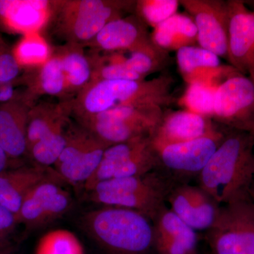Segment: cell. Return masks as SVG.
<instances>
[{
  "label": "cell",
  "mask_w": 254,
  "mask_h": 254,
  "mask_svg": "<svg viewBox=\"0 0 254 254\" xmlns=\"http://www.w3.org/2000/svg\"><path fill=\"white\" fill-rule=\"evenodd\" d=\"M254 135L228 128L223 141L198 175L199 187L219 205L252 197Z\"/></svg>",
  "instance_id": "cell-1"
},
{
  "label": "cell",
  "mask_w": 254,
  "mask_h": 254,
  "mask_svg": "<svg viewBox=\"0 0 254 254\" xmlns=\"http://www.w3.org/2000/svg\"><path fill=\"white\" fill-rule=\"evenodd\" d=\"M174 84L175 80L168 73L141 81H91L70 100L71 117L79 120L122 107L163 108L173 104L175 100Z\"/></svg>",
  "instance_id": "cell-2"
},
{
  "label": "cell",
  "mask_w": 254,
  "mask_h": 254,
  "mask_svg": "<svg viewBox=\"0 0 254 254\" xmlns=\"http://www.w3.org/2000/svg\"><path fill=\"white\" fill-rule=\"evenodd\" d=\"M134 0L50 1L47 27L64 44L86 47L114 20L134 14Z\"/></svg>",
  "instance_id": "cell-3"
},
{
  "label": "cell",
  "mask_w": 254,
  "mask_h": 254,
  "mask_svg": "<svg viewBox=\"0 0 254 254\" xmlns=\"http://www.w3.org/2000/svg\"><path fill=\"white\" fill-rule=\"evenodd\" d=\"M85 230L112 254H147L154 247L153 225L135 210L105 206L88 212Z\"/></svg>",
  "instance_id": "cell-4"
},
{
  "label": "cell",
  "mask_w": 254,
  "mask_h": 254,
  "mask_svg": "<svg viewBox=\"0 0 254 254\" xmlns=\"http://www.w3.org/2000/svg\"><path fill=\"white\" fill-rule=\"evenodd\" d=\"M170 179L151 172L142 176L99 182L88 190L90 200L104 206L135 210L154 221L173 190Z\"/></svg>",
  "instance_id": "cell-5"
},
{
  "label": "cell",
  "mask_w": 254,
  "mask_h": 254,
  "mask_svg": "<svg viewBox=\"0 0 254 254\" xmlns=\"http://www.w3.org/2000/svg\"><path fill=\"white\" fill-rule=\"evenodd\" d=\"M163 113V108L158 106L122 107L75 121L111 146L150 136Z\"/></svg>",
  "instance_id": "cell-6"
},
{
  "label": "cell",
  "mask_w": 254,
  "mask_h": 254,
  "mask_svg": "<svg viewBox=\"0 0 254 254\" xmlns=\"http://www.w3.org/2000/svg\"><path fill=\"white\" fill-rule=\"evenodd\" d=\"M207 238L214 254H254V201L249 198L220 207Z\"/></svg>",
  "instance_id": "cell-7"
},
{
  "label": "cell",
  "mask_w": 254,
  "mask_h": 254,
  "mask_svg": "<svg viewBox=\"0 0 254 254\" xmlns=\"http://www.w3.org/2000/svg\"><path fill=\"white\" fill-rule=\"evenodd\" d=\"M108 147L86 127L71 120L66 143L54 165L55 172L65 181L85 185L96 171Z\"/></svg>",
  "instance_id": "cell-8"
},
{
  "label": "cell",
  "mask_w": 254,
  "mask_h": 254,
  "mask_svg": "<svg viewBox=\"0 0 254 254\" xmlns=\"http://www.w3.org/2000/svg\"><path fill=\"white\" fill-rule=\"evenodd\" d=\"M158 168L156 152L150 136H142L108 147L96 171L84 185L88 191L99 182L138 177Z\"/></svg>",
  "instance_id": "cell-9"
},
{
  "label": "cell",
  "mask_w": 254,
  "mask_h": 254,
  "mask_svg": "<svg viewBox=\"0 0 254 254\" xmlns=\"http://www.w3.org/2000/svg\"><path fill=\"white\" fill-rule=\"evenodd\" d=\"M213 120L230 129L252 132L254 127V81L240 72L215 91Z\"/></svg>",
  "instance_id": "cell-10"
},
{
  "label": "cell",
  "mask_w": 254,
  "mask_h": 254,
  "mask_svg": "<svg viewBox=\"0 0 254 254\" xmlns=\"http://www.w3.org/2000/svg\"><path fill=\"white\" fill-rule=\"evenodd\" d=\"M194 21L198 45L227 60L229 11L223 0H180Z\"/></svg>",
  "instance_id": "cell-11"
},
{
  "label": "cell",
  "mask_w": 254,
  "mask_h": 254,
  "mask_svg": "<svg viewBox=\"0 0 254 254\" xmlns=\"http://www.w3.org/2000/svg\"><path fill=\"white\" fill-rule=\"evenodd\" d=\"M225 135L218 130L213 134L155 150L158 167H163L169 174L180 178L198 176Z\"/></svg>",
  "instance_id": "cell-12"
},
{
  "label": "cell",
  "mask_w": 254,
  "mask_h": 254,
  "mask_svg": "<svg viewBox=\"0 0 254 254\" xmlns=\"http://www.w3.org/2000/svg\"><path fill=\"white\" fill-rule=\"evenodd\" d=\"M227 61L254 81V11L245 1L228 0Z\"/></svg>",
  "instance_id": "cell-13"
},
{
  "label": "cell",
  "mask_w": 254,
  "mask_h": 254,
  "mask_svg": "<svg viewBox=\"0 0 254 254\" xmlns=\"http://www.w3.org/2000/svg\"><path fill=\"white\" fill-rule=\"evenodd\" d=\"M155 46L148 26L136 14H131L108 23L85 48L111 53H133Z\"/></svg>",
  "instance_id": "cell-14"
},
{
  "label": "cell",
  "mask_w": 254,
  "mask_h": 254,
  "mask_svg": "<svg viewBox=\"0 0 254 254\" xmlns=\"http://www.w3.org/2000/svg\"><path fill=\"white\" fill-rule=\"evenodd\" d=\"M58 182H43L28 192L16 215L18 224L29 228L41 227L67 211L71 195Z\"/></svg>",
  "instance_id": "cell-15"
},
{
  "label": "cell",
  "mask_w": 254,
  "mask_h": 254,
  "mask_svg": "<svg viewBox=\"0 0 254 254\" xmlns=\"http://www.w3.org/2000/svg\"><path fill=\"white\" fill-rule=\"evenodd\" d=\"M167 200L170 210L193 230H208L218 218L221 205L199 186L174 187Z\"/></svg>",
  "instance_id": "cell-16"
},
{
  "label": "cell",
  "mask_w": 254,
  "mask_h": 254,
  "mask_svg": "<svg viewBox=\"0 0 254 254\" xmlns=\"http://www.w3.org/2000/svg\"><path fill=\"white\" fill-rule=\"evenodd\" d=\"M218 130L211 119L187 110L164 113L163 118L150 134L154 150L166 145L183 143L213 134Z\"/></svg>",
  "instance_id": "cell-17"
},
{
  "label": "cell",
  "mask_w": 254,
  "mask_h": 254,
  "mask_svg": "<svg viewBox=\"0 0 254 254\" xmlns=\"http://www.w3.org/2000/svg\"><path fill=\"white\" fill-rule=\"evenodd\" d=\"M35 104L24 91L0 102V146L12 160L27 153L28 115Z\"/></svg>",
  "instance_id": "cell-18"
},
{
  "label": "cell",
  "mask_w": 254,
  "mask_h": 254,
  "mask_svg": "<svg viewBox=\"0 0 254 254\" xmlns=\"http://www.w3.org/2000/svg\"><path fill=\"white\" fill-rule=\"evenodd\" d=\"M177 63L187 84L198 83L217 88L239 72L231 65H222L220 57L198 46L185 47L177 51Z\"/></svg>",
  "instance_id": "cell-19"
},
{
  "label": "cell",
  "mask_w": 254,
  "mask_h": 254,
  "mask_svg": "<svg viewBox=\"0 0 254 254\" xmlns=\"http://www.w3.org/2000/svg\"><path fill=\"white\" fill-rule=\"evenodd\" d=\"M60 180H63L55 170L37 164L5 170L0 173V205L16 215L23 199L33 187L43 182Z\"/></svg>",
  "instance_id": "cell-20"
},
{
  "label": "cell",
  "mask_w": 254,
  "mask_h": 254,
  "mask_svg": "<svg viewBox=\"0 0 254 254\" xmlns=\"http://www.w3.org/2000/svg\"><path fill=\"white\" fill-rule=\"evenodd\" d=\"M154 248L159 254H196L195 230L163 207L153 221Z\"/></svg>",
  "instance_id": "cell-21"
},
{
  "label": "cell",
  "mask_w": 254,
  "mask_h": 254,
  "mask_svg": "<svg viewBox=\"0 0 254 254\" xmlns=\"http://www.w3.org/2000/svg\"><path fill=\"white\" fill-rule=\"evenodd\" d=\"M15 84L26 86L25 93L35 103L42 95L56 97L60 101L70 100L61 62L55 51L39 66L26 70L14 82Z\"/></svg>",
  "instance_id": "cell-22"
},
{
  "label": "cell",
  "mask_w": 254,
  "mask_h": 254,
  "mask_svg": "<svg viewBox=\"0 0 254 254\" xmlns=\"http://www.w3.org/2000/svg\"><path fill=\"white\" fill-rule=\"evenodd\" d=\"M150 34L155 46L168 53L198 44L196 26L188 14L177 13L153 28Z\"/></svg>",
  "instance_id": "cell-23"
},
{
  "label": "cell",
  "mask_w": 254,
  "mask_h": 254,
  "mask_svg": "<svg viewBox=\"0 0 254 254\" xmlns=\"http://www.w3.org/2000/svg\"><path fill=\"white\" fill-rule=\"evenodd\" d=\"M84 48L79 45L64 44L55 50L61 62L70 100L91 81V62Z\"/></svg>",
  "instance_id": "cell-24"
},
{
  "label": "cell",
  "mask_w": 254,
  "mask_h": 254,
  "mask_svg": "<svg viewBox=\"0 0 254 254\" xmlns=\"http://www.w3.org/2000/svg\"><path fill=\"white\" fill-rule=\"evenodd\" d=\"M71 117L70 100L58 103L40 102L33 105L28 115L27 153L36 142Z\"/></svg>",
  "instance_id": "cell-25"
},
{
  "label": "cell",
  "mask_w": 254,
  "mask_h": 254,
  "mask_svg": "<svg viewBox=\"0 0 254 254\" xmlns=\"http://www.w3.org/2000/svg\"><path fill=\"white\" fill-rule=\"evenodd\" d=\"M50 1H1L0 26L28 33L38 27L43 13H49Z\"/></svg>",
  "instance_id": "cell-26"
},
{
  "label": "cell",
  "mask_w": 254,
  "mask_h": 254,
  "mask_svg": "<svg viewBox=\"0 0 254 254\" xmlns=\"http://www.w3.org/2000/svg\"><path fill=\"white\" fill-rule=\"evenodd\" d=\"M71 118L60 123L28 150V154L37 165L50 167L56 163L66 143V132Z\"/></svg>",
  "instance_id": "cell-27"
},
{
  "label": "cell",
  "mask_w": 254,
  "mask_h": 254,
  "mask_svg": "<svg viewBox=\"0 0 254 254\" xmlns=\"http://www.w3.org/2000/svg\"><path fill=\"white\" fill-rule=\"evenodd\" d=\"M129 57H125L124 64L131 72L142 79L152 73L163 70L168 66L170 57L168 52L157 46L150 49L129 53Z\"/></svg>",
  "instance_id": "cell-28"
},
{
  "label": "cell",
  "mask_w": 254,
  "mask_h": 254,
  "mask_svg": "<svg viewBox=\"0 0 254 254\" xmlns=\"http://www.w3.org/2000/svg\"><path fill=\"white\" fill-rule=\"evenodd\" d=\"M35 254H85L81 241L74 233L58 229L40 239Z\"/></svg>",
  "instance_id": "cell-29"
},
{
  "label": "cell",
  "mask_w": 254,
  "mask_h": 254,
  "mask_svg": "<svg viewBox=\"0 0 254 254\" xmlns=\"http://www.w3.org/2000/svg\"><path fill=\"white\" fill-rule=\"evenodd\" d=\"M217 88L198 83L188 84L179 105L187 111L213 120Z\"/></svg>",
  "instance_id": "cell-30"
},
{
  "label": "cell",
  "mask_w": 254,
  "mask_h": 254,
  "mask_svg": "<svg viewBox=\"0 0 254 254\" xmlns=\"http://www.w3.org/2000/svg\"><path fill=\"white\" fill-rule=\"evenodd\" d=\"M180 5L178 0H138L134 14L147 26L155 28L176 14Z\"/></svg>",
  "instance_id": "cell-31"
},
{
  "label": "cell",
  "mask_w": 254,
  "mask_h": 254,
  "mask_svg": "<svg viewBox=\"0 0 254 254\" xmlns=\"http://www.w3.org/2000/svg\"><path fill=\"white\" fill-rule=\"evenodd\" d=\"M14 48L8 44L0 33V86L14 84L23 73Z\"/></svg>",
  "instance_id": "cell-32"
},
{
  "label": "cell",
  "mask_w": 254,
  "mask_h": 254,
  "mask_svg": "<svg viewBox=\"0 0 254 254\" xmlns=\"http://www.w3.org/2000/svg\"><path fill=\"white\" fill-rule=\"evenodd\" d=\"M14 51L18 63L23 68L24 66H32L35 63H38V57L43 58L41 55L46 54L44 45L28 36L19 42L16 48H14Z\"/></svg>",
  "instance_id": "cell-33"
},
{
  "label": "cell",
  "mask_w": 254,
  "mask_h": 254,
  "mask_svg": "<svg viewBox=\"0 0 254 254\" xmlns=\"http://www.w3.org/2000/svg\"><path fill=\"white\" fill-rule=\"evenodd\" d=\"M18 225L16 215L0 205V247L5 245V241L12 233Z\"/></svg>",
  "instance_id": "cell-34"
},
{
  "label": "cell",
  "mask_w": 254,
  "mask_h": 254,
  "mask_svg": "<svg viewBox=\"0 0 254 254\" xmlns=\"http://www.w3.org/2000/svg\"><path fill=\"white\" fill-rule=\"evenodd\" d=\"M10 160L12 159L10 158L7 153L0 146V173L5 170H9L8 167H9Z\"/></svg>",
  "instance_id": "cell-35"
},
{
  "label": "cell",
  "mask_w": 254,
  "mask_h": 254,
  "mask_svg": "<svg viewBox=\"0 0 254 254\" xmlns=\"http://www.w3.org/2000/svg\"><path fill=\"white\" fill-rule=\"evenodd\" d=\"M9 253V250L6 248V246L0 247V254H7Z\"/></svg>",
  "instance_id": "cell-36"
},
{
  "label": "cell",
  "mask_w": 254,
  "mask_h": 254,
  "mask_svg": "<svg viewBox=\"0 0 254 254\" xmlns=\"http://www.w3.org/2000/svg\"><path fill=\"white\" fill-rule=\"evenodd\" d=\"M246 2L248 3V4H250L251 6H252V9H253L252 11H254V1H246Z\"/></svg>",
  "instance_id": "cell-37"
},
{
  "label": "cell",
  "mask_w": 254,
  "mask_h": 254,
  "mask_svg": "<svg viewBox=\"0 0 254 254\" xmlns=\"http://www.w3.org/2000/svg\"><path fill=\"white\" fill-rule=\"evenodd\" d=\"M251 133H252V134L254 135V128H253V130H252V131L251 132Z\"/></svg>",
  "instance_id": "cell-38"
},
{
  "label": "cell",
  "mask_w": 254,
  "mask_h": 254,
  "mask_svg": "<svg viewBox=\"0 0 254 254\" xmlns=\"http://www.w3.org/2000/svg\"><path fill=\"white\" fill-rule=\"evenodd\" d=\"M3 86H0V90L1 89V88H2Z\"/></svg>",
  "instance_id": "cell-39"
}]
</instances>
